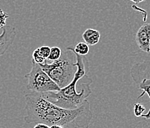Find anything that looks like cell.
I'll list each match as a JSON object with an SVG mask.
<instances>
[{"mask_svg":"<svg viewBox=\"0 0 150 128\" xmlns=\"http://www.w3.org/2000/svg\"><path fill=\"white\" fill-rule=\"evenodd\" d=\"M24 120L26 123L45 124L49 127L59 125L63 128H88L93 118L90 103L86 101L77 109L58 107L37 93L25 96Z\"/></svg>","mask_w":150,"mask_h":128,"instance_id":"1","label":"cell"},{"mask_svg":"<svg viewBox=\"0 0 150 128\" xmlns=\"http://www.w3.org/2000/svg\"><path fill=\"white\" fill-rule=\"evenodd\" d=\"M70 48L72 51L71 47H70ZM74 55L76 56L77 71L75 73L74 77L71 82L66 87L60 89L59 91L50 92L42 94V96L50 102L65 109L73 110L79 108L86 101L87 98L91 95L92 92L90 87L92 83V79L86 82H83L82 84L80 83V90L79 92L77 90V82L83 78L88 76L87 73L88 72L89 66L88 61L86 57L77 55L75 53Z\"/></svg>","mask_w":150,"mask_h":128,"instance_id":"2","label":"cell"},{"mask_svg":"<svg viewBox=\"0 0 150 128\" xmlns=\"http://www.w3.org/2000/svg\"><path fill=\"white\" fill-rule=\"evenodd\" d=\"M40 66L58 87L62 89L69 85L74 77L77 71L76 56L70 47H68L60 59L51 63H48L46 60Z\"/></svg>","mask_w":150,"mask_h":128,"instance_id":"3","label":"cell"},{"mask_svg":"<svg viewBox=\"0 0 150 128\" xmlns=\"http://www.w3.org/2000/svg\"><path fill=\"white\" fill-rule=\"evenodd\" d=\"M28 79L27 88L32 93L44 94L60 90L57 84L43 71L41 67L32 62L30 72L25 76Z\"/></svg>","mask_w":150,"mask_h":128,"instance_id":"4","label":"cell"},{"mask_svg":"<svg viewBox=\"0 0 150 128\" xmlns=\"http://www.w3.org/2000/svg\"><path fill=\"white\" fill-rule=\"evenodd\" d=\"M132 78L134 84L143 93L137 97V99L144 96L145 94L148 95L150 98V62H139L133 65L130 71ZM145 119H150V108L146 114L141 116Z\"/></svg>","mask_w":150,"mask_h":128,"instance_id":"5","label":"cell"},{"mask_svg":"<svg viewBox=\"0 0 150 128\" xmlns=\"http://www.w3.org/2000/svg\"><path fill=\"white\" fill-rule=\"evenodd\" d=\"M16 36V28L13 26L6 25L2 28V33L0 35V56H3L13 44Z\"/></svg>","mask_w":150,"mask_h":128,"instance_id":"6","label":"cell"},{"mask_svg":"<svg viewBox=\"0 0 150 128\" xmlns=\"http://www.w3.org/2000/svg\"><path fill=\"white\" fill-rule=\"evenodd\" d=\"M135 40L140 50L147 53L150 52V23H145L138 29Z\"/></svg>","mask_w":150,"mask_h":128,"instance_id":"7","label":"cell"},{"mask_svg":"<svg viewBox=\"0 0 150 128\" xmlns=\"http://www.w3.org/2000/svg\"><path fill=\"white\" fill-rule=\"evenodd\" d=\"M82 37L85 43H86L88 46H93L99 42L100 39V33L95 29L88 28L83 32Z\"/></svg>","mask_w":150,"mask_h":128,"instance_id":"8","label":"cell"},{"mask_svg":"<svg viewBox=\"0 0 150 128\" xmlns=\"http://www.w3.org/2000/svg\"><path fill=\"white\" fill-rule=\"evenodd\" d=\"M71 48L75 53L81 56H85L89 53V46L85 42H79L74 48Z\"/></svg>","mask_w":150,"mask_h":128,"instance_id":"9","label":"cell"},{"mask_svg":"<svg viewBox=\"0 0 150 128\" xmlns=\"http://www.w3.org/2000/svg\"><path fill=\"white\" fill-rule=\"evenodd\" d=\"M62 50L59 47H57V46L52 47V48H51V53H50V55L47 60L54 62V61L60 59L61 56H62Z\"/></svg>","mask_w":150,"mask_h":128,"instance_id":"10","label":"cell"},{"mask_svg":"<svg viewBox=\"0 0 150 128\" xmlns=\"http://www.w3.org/2000/svg\"><path fill=\"white\" fill-rule=\"evenodd\" d=\"M47 59H45L39 51V48L34 50V52L32 53V62H35L37 65H40L45 63Z\"/></svg>","mask_w":150,"mask_h":128,"instance_id":"11","label":"cell"},{"mask_svg":"<svg viewBox=\"0 0 150 128\" xmlns=\"http://www.w3.org/2000/svg\"><path fill=\"white\" fill-rule=\"evenodd\" d=\"M145 110L146 108L141 103H136L134 105V114L136 117H141Z\"/></svg>","mask_w":150,"mask_h":128,"instance_id":"12","label":"cell"},{"mask_svg":"<svg viewBox=\"0 0 150 128\" xmlns=\"http://www.w3.org/2000/svg\"><path fill=\"white\" fill-rule=\"evenodd\" d=\"M9 18V15L2 9H0V29H2L6 26V21Z\"/></svg>","mask_w":150,"mask_h":128,"instance_id":"13","label":"cell"},{"mask_svg":"<svg viewBox=\"0 0 150 128\" xmlns=\"http://www.w3.org/2000/svg\"><path fill=\"white\" fill-rule=\"evenodd\" d=\"M39 51H40L42 56L45 59H48V56H49L50 55V53H51V48H50L49 46H41V47L39 48Z\"/></svg>","mask_w":150,"mask_h":128,"instance_id":"14","label":"cell"},{"mask_svg":"<svg viewBox=\"0 0 150 128\" xmlns=\"http://www.w3.org/2000/svg\"><path fill=\"white\" fill-rule=\"evenodd\" d=\"M34 128H50V127L45 124H37L34 127Z\"/></svg>","mask_w":150,"mask_h":128,"instance_id":"15","label":"cell"},{"mask_svg":"<svg viewBox=\"0 0 150 128\" xmlns=\"http://www.w3.org/2000/svg\"><path fill=\"white\" fill-rule=\"evenodd\" d=\"M50 128H63V127L59 126V125H52V126L50 127Z\"/></svg>","mask_w":150,"mask_h":128,"instance_id":"16","label":"cell"},{"mask_svg":"<svg viewBox=\"0 0 150 128\" xmlns=\"http://www.w3.org/2000/svg\"><path fill=\"white\" fill-rule=\"evenodd\" d=\"M149 50H150V44H149Z\"/></svg>","mask_w":150,"mask_h":128,"instance_id":"17","label":"cell"}]
</instances>
